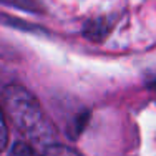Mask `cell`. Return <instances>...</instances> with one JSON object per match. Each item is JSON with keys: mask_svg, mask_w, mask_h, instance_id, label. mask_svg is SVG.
Here are the masks:
<instances>
[{"mask_svg": "<svg viewBox=\"0 0 156 156\" xmlns=\"http://www.w3.org/2000/svg\"><path fill=\"white\" fill-rule=\"evenodd\" d=\"M43 156H81V154H78L72 148L62 146V144H50V146H47Z\"/></svg>", "mask_w": 156, "mask_h": 156, "instance_id": "2", "label": "cell"}, {"mask_svg": "<svg viewBox=\"0 0 156 156\" xmlns=\"http://www.w3.org/2000/svg\"><path fill=\"white\" fill-rule=\"evenodd\" d=\"M7 143H9V131H7L5 116H3L2 106H0V151H3V150H5Z\"/></svg>", "mask_w": 156, "mask_h": 156, "instance_id": "4", "label": "cell"}, {"mask_svg": "<svg viewBox=\"0 0 156 156\" xmlns=\"http://www.w3.org/2000/svg\"><path fill=\"white\" fill-rule=\"evenodd\" d=\"M3 101L10 120L20 133L27 135L32 141L47 143V146H50L48 143L53 136V128L47 121L42 106L30 91L17 85L7 87L3 91Z\"/></svg>", "mask_w": 156, "mask_h": 156, "instance_id": "1", "label": "cell"}, {"mask_svg": "<svg viewBox=\"0 0 156 156\" xmlns=\"http://www.w3.org/2000/svg\"><path fill=\"white\" fill-rule=\"evenodd\" d=\"M10 156H42L38 154V151L35 148H32L30 144L27 143H17L15 146L12 148V153Z\"/></svg>", "mask_w": 156, "mask_h": 156, "instance_id": "3", "label": "cell"}]
</instances>
